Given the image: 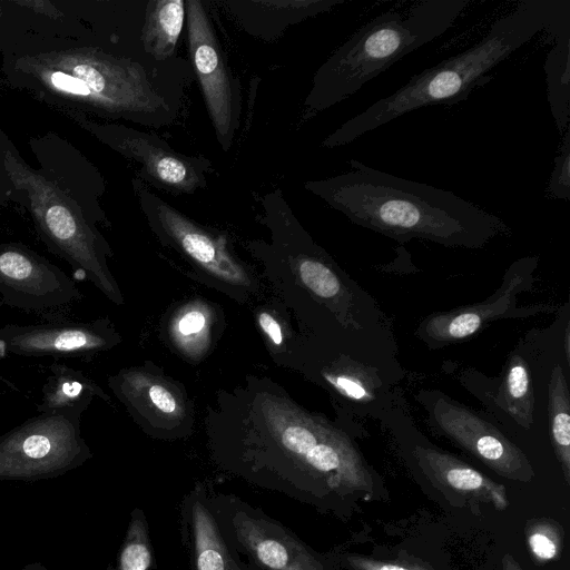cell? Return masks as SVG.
<instances>
[{
	"instance_id": "6da1fadb",
	"label": "cell",
	"mask_w": 570,
	"mask_h": 570,
	"mask_svg": "<svg viewBox=\"0 0 570 570\" xmlns=\"http://www.w3.org/2000/svg\"><path fill=\"white\" fill-rule=\"evenodd\" d=\"M351 171L306 188L362 227L400 243L413 238L480 248L507 233L501 218L452 191L407 180L351 159Z\"/></svg>"
},
{
	"instance_id": "7a4b0ae2",
	"label": "cell",
	"mask_w": 570,
	"mask_h": 570,
	"mask_svg": "<svg viewBox=\"0 0 570 570\" xmlns=\"http://www.w3.org/2000/svg\"><path fill=\"white\" fill-rule=\"evenodd\" d=\"M165 62L81 47L20 57L16 70L29 88L63 109L163 127L174 122L183 100V85L158 68Z\"/></svg>"
},
{
	"instance_id": "3957f363",
	"label": "cell",
	"mask_w": 570,
	"mask_h": 570,
	"mask_svg": "<svg viewBox=\"0 0 570 570\" xmlns=\"http://www.w3.org/2000/svg\"><path fill=\"white\" fill-rule=\"evenodd\" d=\"M540 32H570L569 0H523L498 18L468 50L413 76L404 86L341 125L324 141L340 147L415 109L452 106L491 80L490 71Z\"/></svg>"
},
{
	"instance_id": "277c9868",
	"label": "cell",
	"mask_w": 570,
	"mask_h": 570,
	"mask_svg": "<svg viewBox=\"0 0 570 570\" xmlns=\"http://www.w3.org/2000/svg\"><path fill=\"white\" fill-rule=\"evenodd\" d=\"M470 3L420 0L380 13L320 67L306 106L321 111L348 98L397 60L442 36Z\"/></svg>"
},
{
	"instance_id": "5b68a950",
	"label": "cell",
	"mask_w": 570,
	"mask_h": 570,
	"mask_svg": "<svg viewBox=\"0 0 570 570\" xmlns=\"http://www.w3.org/2000/svg\"><path fill=\"white\" fill-rule=\"evenodd\" d=\"M0 167L49 250L66 261L75 272L89 278L107 296L117 297L106 265L104 238L87 220L75 199L26 164L1 131Z\"/></svg>"
},
{
	"instance_id": "8992f818",
	"label": "cell",
	"mask_w": 570,
	"mask_h": 570,
	"mask_svg": "<svg viewBox=\"0 0 570 570\" xmlns=\"http://www.w3.org/2000/svg\"><path fill=\"white\" fill-rule=\"evenodd\" d=\"M210 508L229 542L254 570H327L292 530L234 494L207 490Z\"/></svg>"
},
{
	"instance_id": "52a82bcc",
	"label": "cell",
	"mask_w": 570,
	"mask_h": 570,
	"mask_svg": "<svg viewBox=\"0 0 570 570\" xmlns=\"http://www.w3.org/2000/svg\"><path fill=\"white\" fill-rule=\"evenodd\" d=\"M81 128L121 156L139 164V178L175 195H191L207 186L210 161L174 150L151 132L122 124L99 122L75 109H63Z\"/></svg>"
},
{
	"instance_id": "ba28073f",
	"label": "cell",
	"mask_w": 570,
	"mask_h": 570,
	"mask_svg": "<svg viewBox=\"0 0 570 570\" xmlns=\"http://www.w3.org/2000/svg\"><path fill=\"white\" fill-rule=\"evenodd\" d=\"M191 68L199 81L217 141L228 151L239 128L242 94L204 3L185 0Z\"/></svg>"
},
{
	"instance_id": "9c48e42d",
	"label": "cell",
	"mask_w": 570,
	"mask_h": 570,
	"mask_svg": "<svg viewBox=\"0 0 570 570\" xmlns=\"http://www.w3.org/2000/svg\"><path fill=\"white\" fill-rule=\"evenodd\" d=\"M0 295L4 305L39 313L81 297L70 276L21 243L0 244Z\"/></svg>"
},
{
	"instance_id": "30bf717a",
	"label": "cell",
	"mask_w": 570,
	"mask_h": 570,
	"mask_svg": "<svg viewBox=\"0 0 570 570\" xmlns=\"http://www.w3.org/2000/svg\"><path fill=\"white\" fill-rule=\"evenodd\" d=\"M432 417L454 442L504 478L529 482L534 473L523 452L472 411L440 397Z\"/></svg>"
},
{
	"instance_id": "8fae6325",
	"label": "cell",
	"mask_w": 570,
	"mask_h": 570,
	"mask_svg": "<svg viewBox=\"0 0 570 570\" xmlns=\"http://www.w3.org/2000/svg\"><path fill=\"white\" fill-rule=\"evenodd\" d=\"M4 348L23 357L88 356L110 343L102 323L51 320L36 324H7L0 328Z\"/></svg>"
},
{
	"instance_id": "7c38bea8",
	"label": "cell",
	"mask_w": 570,
	"mask_h": 570,
	"mask_svg": "<svg viewBox=\"0 0 570 570\" xmlns=\"http://www.w3.org/2000/svg\"><path fill=\"white\" fill-rule=\"evenodd\" d=\"M180 529L191 570H254L224 534L203 484L183 500Z\"/></svg>"
},
{
	"instance_id": "4fadbf2b",
	"label": "cell",
	"mask_w": 570,
	"mask_h": 570,
	"mask_svg": "<svg viewBox=\"0 0 570 570\" xmlns=\"http://www.w3.org/2000/svg\"><path fill=\"white\" fill-rule=\"evenodd\" d=\"M521 262L512 266L509 281L491 298L470 306L454 308L428 317L417 332L425 342L448 344L475 334L488 322L507 315L517 301V294L525 285L520 272Z\"/></svg>"
},
{
	"instance_id": "5bb4252c",
	"label": "cell",
	"mask_w": 570,
	"mask_h": 570,
	"mask_svg": "<svg viewBox=\"0 0 570 570\" xmlns=\"http://www.w3.org/2000/svg\"><path fill=\"white\" fill-rule=\"evenodd\" d=\"M414 455L423 471L442 487L491 502L498 510L508 508L504 487L466 463L448 453L423 446H416Z\"/></svg>"
},
{
	"instance_id": "9a60e30c",
	"label": "cell",
	"mask_w": 570,
	"mask_h": 570,
	"mask_svg": "<svg viewBox=\"0 0 570 570\" xmlns=\"http://www.w3.org/2000/svg\"><path fill=\"white\" fill-rule=\"evenodd\" d=\"M185 19V0L148 1L140 37L145 55L159 62L169 60L175 53Z\"/></svg>"
},
{
	"instance_id": "2e32d148",
	"label": "cell",
	"mask_w": 570,
	"mask_h": 570,
	"mask_svg": "<svg viewBox=\"0 0 570 570\" xmlns=\"http://www.w3.org/2000/svg\"><path fill=\"white\" fill-rule=\"evenodd\" d=\"M42 387L37 412L77 409L85 411L98 389L79 370L53 363Z\"/></svg>"
},
{
	"instance_id": "e0dca14e",
	"label": "cell",
	"mask_w": 570,
	"mask_h": 570,
	"mask_svg": "<svg viewBox=\"0 0 570 570\" xmlns=\"http://www.w3.org/2000/svg\"><path fill=\"white\" fill-rule=\"evenodd\" d=\"M544 71L550 110L558 130L564 132L570 119V32L554 39Z\"/></svg>"
},
{
	"instance_id": "ac0fdd59",
	"label": "cell",
	"mask_w": 570,
	"mask_h": 570,
	"mask_svg": "<svg viewBox=\"0 0 570 570\" xmlns=\"http://www.w3.org/2000/svg\"><path fill=\"white\" fill-rule=\"evenodd\" d=\"M548 413L551 442L570 483V395L562 367L556 365L548 385Z\"/></svg>"
},
{
	"instance_id": "d6986e66",
	"label": "cell",
	"mask_w": 570,
	"mask_h": 570,
	"mask_svg": "<svg viewBox=\"0 0 570 570\" xmlns=\"http://www.w3.org/2000/svg\"><path fill=\"white\" fill-rule=\"evenodd\" d=\"M497 403L522 428H531L534 394L529 366L520 355H513L509 362Z\"/></svg>"
},
{
	"instance_id": "ffe728a7",
	"label": "cell",
	"mask_w": 570,
	"mask_h": 570,
	"mask_svg": "<svg viewBox=\"0 0 570 570\" xmlns=\"http://www.w3.org/2000/svg\"><path fill=\"white\" fill-rule=\"evenodd\" d=\"M151 551L144 514L131 524L130 539L120 556V570H148Z\"/></svg>"
},
{
	"instance_id": "44dd1931",
	"label": "cell",
	"mask_w": 570,
	"mask_h": 570,
	"mask_svg": "<svg viewBox=\"0 0 570 570\" xmlns=\"http://www.w3.org/2000/svg\"><path fill=\"white\" fill-rule=\"evenodd\" d=\"M298 271L303 283L317 296L331 298L338 294L341 289L340 281L336 274L324 263L306 258L301 262Z\"/></svg>"
},
{
	"instance_id": "7402d4cb",
	"label": "cell",
	"mask_w": 570,
	"mask_h": 570,
	"mask_svg": "<svg viewBox=\"0 0 570 570\" xmlns=\"http://www.w3.org/2000/svg\"><path fill=\"white\" fill-rule=\"evenodd\" d=\"M528 543L537 560L549 561L559 553L562 538L556 525L542 520L529 527Z\"/></svg>"
},
{
	"instance_id": "603a6c76",
	"label": "cell",
	"mask_w": 570,
	"mask_h": 570,
	"mask_svg": "<svg viewBox=\"0 0 570 570\" xmlns=\"http://www.w3.org/2000/svg\"><path fill=\"white\" fill-rule=\"evenodd\" d=\"M563 136V144L554 159L548 189L558 199L568 200L570 197V129Z\"/></svg>"
},
{
	"instance_id": "cb8c5ba5",
	"label": "cell",
	"mask_w": 570,
	"mask_h": 570,
	"mask_svg": "<svg viewBox=\"0 0 570 570\" xmlns=\"http://www.w3.org/2000/svg\"><path fill=\"white\" fill-rule=\"evenodd\" d=\"M333 383L347 396L355 400H367L371 396V390L366 382L356 375H338Z\"/></svg>"
},
{
	"instance_id": "d4e9b609",
	"label": "cell",
	"mask_w": 570,
	"mask_h": 570,
	"mask_svg": "<svg viewBox=\"0 0 570 570\" xmlns=\"http://www.w3.org/2000/svg\"><path fill=\"white\" fill-rule=\"evenodd\" d=\"M354 570H426L396 563H385L357 556L347 557L346 561Z\"/></svg>"
},
{
	"instance_id": "484cf974",
	"label": "cell",
	"mask_w": 570,
	"mask_h": 570,
	"mask_svg": "<svg viewBox=\"0 0 570 570\" xmlns=\"http://www.w3.org/2000/svg\"><path fill=\"white\" fill-rule=\"evenodd\" d=\"M153 403L163 412L171 413L176 409L174 396L163 386L155 385L149 391Z\"/></svg>"
},
{
	"instance_id": "4316f807",
	"label": "cell",
	"mask_w": 570,
	"mask_h": 570,
	"mask_svg": "<svg viewBox=\"0 0 570 570\" xmlns=\"http://www.w3.org/2000/svg\"><path fill=\"white\" fill-rule=\"evenodd\" d=\"M205 325V317L199 312H191L185 315L179 323V330L183 334L188 335L199 332Z\"/></svg>"
},
{
	"instance_id": "83f0119b",
	"label": "cell",
	"mask_w": 570,
	"mask_h": 570,
	"mask_svg": "<svg viewBox=\"0 0 570 570\" xmlns=\"http://www.w3.org/2000/svg\"><path fill=\"white\" fill-rule=\"evenodd\" d=\"M259 323L262 328L267 333L269 338L275 344L278 345L282 343V332L279 325L271 315H268L267 313H263L259 316Z\"/></svg>"
},
{
	"instance_id": "f1b7e54d",
	"label": "cell",
	"mask_w": 570,
	"mask_h": 570,
	"mask_svg": "<svg viewBox=\"0 0 570 570\" xmlns=\"http://www.w3.org/2000/svg\"><path fill=\"white\" fill-rule=\"evenodd\" d=\"M21 6L29 7L37 12L46 13L50 17H56L60 14L58 10L53 7V4L49 1H19Z\"/></svg>"
},
{
	"instance_id": "f546056e",
	"label": "cell",
	"mask_w": 570,
	"mask_h": 570,
	"mask_svg": "<svg viewBox=\"0 0 570 570\" xmlns=\"http://www.w3.org/2000/svg\"><path fill=\"white\" fill-rule=\"evenodd\" d=\"M502 570H522V568L511 554L507 553L502 559Z\"/></svg>"
},
{
	"instance_id": "4dcf8cb0",
	"label": "cell",
	"mask_w": 570,
	"mask_h": 570,
	"mask_svg": "<svg viewBox=\"0 0 570 570\" xmlns=\"http://www.w3.org/2000/svg\"><path fill=\"white\" fill-rule=\"evenodd\" d=\"M9 196H11V191L4 186V180L0 173V205L7 204L10 198Z\"/></svg>"
},
{
	"instance_id": "1f68e13d",
	"label": "cell",
	"mask_w": 570,
	"mask_h": 570,
	"mask_svg": "<svg viewBox=\"0 0 570 570\" xmlns=\"http://www.w3.org/2000/svg\"><path fill=\"white\" fill-rule=\"evenodd\" d=\"M566 354L567 358L569 360V326L566 328Z\"/></svg>"
}]
</instances>
